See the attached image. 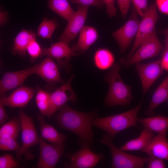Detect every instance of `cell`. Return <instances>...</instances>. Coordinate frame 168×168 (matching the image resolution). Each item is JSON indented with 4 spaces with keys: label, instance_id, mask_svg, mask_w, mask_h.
<instances>
[{
    "label": "cell",
    "instance_id": "obj_43",
    "mask_svg": "<svg viewBox=\"0 0 168 168\" xmlns=\"http://www.w3.org/2000/svg\"><path fill=\"white\" fill-rule=\"evenodd\" d=\"M167 100H168V98H167Z\"/></svg>",
    "mask_w": 168,
    "mask_h": 168
},
{
    "label": "cell",
    "instance_id": "obj_11",
    "mask_svg": "<svg viewBox=\"0 0 168 168\" xmlns=\"http://www.w3.org/2000/svg\"><path fill=\"white\" fill-rule=\"evenodd\" d=\"M74 75H72L66 83L53 92L50 93L49 110L47 117L50 118L68 101L73 103L76 101L77 97L71 87Z\"/></svg>",
    "mask_w": 168,
    "mask_h": 168
},
{
    "label": "cell",
    "instance_id": "obj_5",
    "mask_svg": "<svg viewBox=\"0 0 168 168\" xmlns=\"http://www.w3.org/2000/svg\"><path fill=\"white\" fill-rule=\"evenodd\" d=\"M82 148L74 153H68L66 155L69 162L64 163V167L67 168H91L96 166L98 162L104 159V156L102 153H95L90 149V146L79 141Z\"/></svg>",
    "mask_w": 168,
    "mask_h": 168
},
{
    "label": "cell",
    "instance_id": "obj_21",
    "mask_svg": "<svg viewBox=\"0 0 168 168\" xmlns=\"http://www.w3.org/2000/svg\"><path fill=\"white\" fill-rule=\"evenodd\" d=\"M40 129L41 136L45 140L53 144L64 142L66 136L58 132L52 125L46 122L44 116L40 114L37 117Z\"/></svg>",
    "mask_w": 168,
    "mask_h": 168
},
{
    "label": "cell",
    "instance_id": "obj_7",
    "mask_svg": "<svg viewBox=\"0 0 168 168\" xmlns=\"http://www.w3.org/2000/svg\"><path fill=\"white\" fill-rule=\"evenodd\" d=\"M139 49L128 59L121 57L120 63L126 68L143 60L157 56L164 48L158 39L155 29L150 36L141 45Z\"/></svg>",
    "mask_w": 168,
    "mask_h": 168
},
{
    "label": "cell",
    "instance_id": "obj_42",
    "mask_svg": "<svg viewBox=\"0 0 168 168\" xmlns=\"http://www.w3.org/2000/svg\"><path fill=\"white\" fill-rule=\"evenodd\" d=\"M161 34H163L166 36V38L164 40L165 45L162 51V52H164L168 49V28L162 30L161 31Z\"/></svg>",
    "mask_w": 168,
    "mask_h": 168
},
{
    "label": "cell",
    "instance_id": "obj_32",
    "mask_svg": "<svg viewBox=\"0 0 168 168\" xmlns=\"http://www.w3.org/2000/svg\"><path fill=\"white\" fill-rule=\"evenodd\" d=\"M20 166L18 161L9 154H5L0 156V168H18Z\"/></svg>",
    "mask_w": 168,
    "mask_h": 168
},
{
    "label": "cell",
    "instance_id": "obj_39",
    "mask_svg": "<svg viewBox=\"0 0 168 168\" xmlns=\"http://www.w3.org/2000/svg\"><path fill=\"white\" fill-rule=\"evenodd\" d=\"M161 62L163 70L168 71V49L161 54Z\"/></svg>",
    "mask_w": 168,
    "mask_h": 168
},
{
    "label": "cell",
    "instance_id": "obj_31",
    "mask_svg": "<svg viewBox=\"0 0 168 168\" xmlns=\"http://www.w3.org/2000/svg\"><path fill=\"white\" fill-rule=\"evenodd\" d=\"M42 50L40 44L36 39L32 40L29 44L26 49L30 57L31 62L34 61L39 57H41Z\"/></svg>",
    "mask_w": 168,
    "mask_h": 168
},
{
    "label": "cell",
    "instance_id": "obj_3",
    "mask_svg": "<svg viewBox=\"0 0 168 168\" xmlns=\"http://www.w3.org/2000/svg\"><path fill=\"white\" fill-rule=\"evenodd\" d=\"M142 101L134 108L115 115L97 118L93 126L107 133L112 141L119 133L128 128L137 126V115L140 111Z\"/></svg>",
    "mask_w": 168,
    "mask_h": 168
},
{
    "label": "cell",
    "instance_id": "obj_10",
    "mask_svg": "<svg viewBox=\"0 0 168 168\" xmlns=\"http://www.w3.org/2000/svg\"><path fill=\"white\" fill-rule=\"evenodd\" d=\"M138 12L134 7L132 8L131 15L128 21L111 35L117 42L122 53H124L136 36L140 23Z\"/></svg>",
    "mask_w": 168,
    "mask_h": 168
},
{
    "label": "cell",
    "instance_id": "obj_34",
    "mask_svg": "<svg viewBox=\"0 0 168 168\" xmlns=\"http://www.w3.org/2000/svg\"><path fill=\"white\" fill-rule=\"evenodd\" d=\"M69 1L72 3L80 5L95 6L97 9H100L105 5L103 0H69Z\"/></svg>",
    "mask_w": 168,
    "mask_h": 168
},
{
    "label": "cell",
    "instance_id": "obj_20",
    "mask_svg": "<svg viewBox=\"0 0 168 168\" xmlns=\"http://www.w3.org/2000/svg\"><path fill=\"white\" fill-rule=\"evenodd\" d=\"M155 136L152 131L144 127L138 137L127 142L119 149L124 151H142L147 147Z\"/></svg>",
    "mask_w": 168,
    "mask_h": 168
},
{
    "label": "cell",
    "instance_id": "obj_24",
    "mask_svg": "<svg viewBox=\"0 0 168 168\" xmlns=\"http://www.w3.org/2000/svg\"><path fill=\"white\" fill-rule=\"evenodd\" d=\"M137 121L143 127L158 134H166L168 131V116L158 115L146 118H137Z\"/></svg>",
    "mask_w": 168,
    "mask_h": 168
},
{
    "label": "cell",
    "instance_id": "obj_15",
    "mask_svg": "<svg viewBox=\"0 0 168 168\" xmlns=\"http://www.w3.org/2000/svg\"><path fill=\"white\" fill-rule=\"evenodd\" d=\"M35 65L27 69L5 72L0 82L1 97L6 92L19 87L31 75L35 74Z\"/></svg>",
    "mask_w": 168,
    "mask_h": 168
},
{
    "label": "cell",
    "instance_id": "obj_23",
    "mask_svg": "<svg viewBox=\"0 0 168 168\" xmlns=\"http://www.w3.org/2000/svg\"><path fill=\"white\" fill-rule=\"evenodd\" d=\"M168 97V76L163 80L155 91L147 110L145 114L149 117L155 115L154 110L166 101Z\"/></svg>",
    "mask_w": 168,
    "mask_h": 168
},
{
    "label": "cell",
    "instance_id": "obj_37",
    "mask_svg": "<svg viewBox=\"0 0 168 168\" xmlns=\"http://www.w3.org/2000/svg\"><path fill=\"white\" fill-rule=\"evenodd\" d=\"M117 0L122 16L123 18H125L126 16L130 7L131 0Z\"/></svg>",
    "mask_w": 168,
    "mask_h": 168
},
{
    "label": "cell",
    "instance_id": "obj_41",
    "mask_svg": "<svg viewBox=\"0 0 168 168\" xmlns=\"http://www.w3.org/2000/svg\"><path fill=\"white\" fill-rule=\"evenodd\" d=\"M8 14L6 11H1L0 12V24L1 26L5 24L8 20Z\"/></svg>",
    "mask_w": 168,
    "mask_h": 168
},
{
    "label": "cell",
    "instance_id": "obj_9",
    "mask_svg": "<svg viewBox=\"0 0 168 168\" xmlns=\"http://www.w3.org/2000/svg\"><path fill=\"white\" fill-rule=\"evenodd\" d=\"M40 153L36 168H54L65 153V143L49 144L39 137Z\"/></svg>",
    "mask_w": 168,
    "mask_h": 168
},
{
    "label": "cell",
    "instance_id": "obj_28",
    "mask_svg": "<svg viewBox=\"0 0 168 168\" xmlns=\"http://www.w3.org/2000/svg\"><path fill=\"white\" fill-rule=\"evenodd\" d=\"M58 27V23L55 19L44 17L38 27L37 34L42 39H50Z\"/></svg>",
    "mask_w": 168,
    "mask_h": 168
},
{
    "label": "cell",
    "instance_id": "obj_22",
    "mask_svg": "<svg viewBox=\"0 0 168 168\" xmlns=\"http://www.w3.org/2000/svg\"><path fill=\"white\" fill-rule=\"evenodd\" d=\"M36 35L33 31L23 29L15 38L11 49L12 54L21 56H25L27 48L30 43L36 39Z\"/></svg>",
    "mask_w": 168,
    "mask_h": 168
},
{
    "label": "cell",
    "instance_id": "obj_25",
    "mask_svg": "<svg viewBox=\"0 0 168 168\" xmlns=\"http://www.w3.org/2000/svg\"><path fill=\"white\" fill-rule=\"evenodd\" d=\"M48 5L50 9L68 22L75 12L67 0H48Z\"/></svg>",
    "mask_w": 168,
    "mask_h": 168
},
{
    "label": "cell",
    "instance_id": "obj_35",
    "mask_svg": "<svg viewBox=\"0 0 168 168\" xmlns=\"http://www.w3.org/2000/svg\"><path fill=\"white\" fill-rule=\"evenodd\" d=\"M147 168H165L166 166L163 160L152 156L151 158L147 162Z\"/></svg>",
    "mask_w": 168,
    "mask_h": 168
},
{
    "label": "cell",
    "instance_id": "obj_13",
    "mask_svg": "<svg viewBox=\"0 0 168 168\" xmlns=\"http://www.w3.org/2000/svg\"><path fill=\"white\" fill-rule=\"evenodd\" d=\"M89 6L78 5L77 10L68 22L59 41L69 45L84 26L87 16Z\"/></svg>",
    "mask_w": 168,
    "mask_h": 168
},
{
    "label": "cell",
    "instance_id": "obj_2",
    "mask_svg": "<svg viewBox=\"0 0 168 168\" xmlns=\"http://www.w3.org/2000/svg\"><path fill=\"white\" fill-rule=\"evenodd\" d=\"M120 66L118 63L114 64L105 77L109 85L105 103L109 107L127 105L130 104L133 97L131 87L126 84L120 77Z\"/></svg>",
    "mask_w": 168,
    "mask_h": 168
},
{
    "label": "cell",
    "instance_id": "obj_40",
    "mask_svg": "<svg viewBox=\"0 0 168 168\" xmlns=\"http://www.w3.org/2000/svg\"><path fill=\"white\" fill-rule=\"evenodd\" d=\"M4 106L0 104V125L1 126L5 124L9 119Z\"/></svg>",
    "mask_w": 168,
    "mask_h": 168
},
{
    "label": "cell",
    "instance_id": "obj_36",
    "mask_svg": "<svg viewBox=\"0 0 168 168\" xmlns=\"http://www.w3.org/2000/svg\"><path fill=\"white\" fill-rule=\"evenodd\" d=\"M106 7V11L110 18L116 16V9L114 5L115 0H103Z\"/></svg>",
    "mask_w": 168,
    "mask_h": 168
},
{
    "label": "cell",
    "instance_id": "obj_30",
    "mask_svg": "<svg viewBox=\"0 0 168 168\" xmlns=\"http://www.w3.org/2000/svg\"><path fill=\"white\" fill-rule=\"evenodd\" d=\"M35 96L36 105L41 114L47 116L49 106L50 93L36 86Z\"/></svg>",
    "mask_w": 168,
    "mask_h": 168
},
{
    "label": "cell",
    "instance_id": "obj_4",
    "mask_svg": "<svg viewBox=\"0 0 168 168\" xmlns=\"http://www.w3.org/2000/svg\"><path fill=\"white\" fill-rule=\"evenodd\" d=\"M100 143L107 146L111 154L112 168H142L151 158L142 157L128 154L118 149L112 142L107 134L102 135Z\"/></svg>",
    "mask_w": 168,
    "mask_h": 168
},
{
    "label": "cell",
    "instance_id": "obj_29",
    "mask_svg": "<svg viewBox=\"0 0 168 168\" xmlns=\"http://www.w3.org/2000/svg\"><path fill=\"white\" fill-rule=\"evenodd\" d=\"M0 150L15 152L18 161L20 160L23 155L22 146L19 144L16 139L10 137L0 138Z\"/></svg>",
    "mask_w": 168,
    "mask_h": 168
},
{
    "label": "cell",
    "instance_id": "obj_18",
    "mask_svg": "<svg viewBox=\"0 0 168 168\" xmlns=\"http://www.w3.org/2000/svg\"><path fill=\"white\" fill-rule=\"evenodd\" d=\"M166 134H158L142 152L151 156L168 160V140Z\"/></svg>",
    "mask_w": 168,
    "mask_h": 168
},
{
    "label": "cell",
    "instance_id": "obj_8",
    "mask_svg": "<svg viewBox=\"0 0 168 168\" xmlns=\"http://www.w3.org/2000/svg\"><path fill=\"white\" fill-rule=\"evenodd\" d=\"M159 19L156 3L153 2L150 5L147 13L140 22L134 42L126 59L131 57L137 49L150 36Z\"/></svg>",
    "mask_w": 168,
    "mask_h": 168
},
{
    "label": "cell",
    "instance_id": "obj_17",
    "mask_svg": "<svg viewBox=\"0 0 168 168\" xmlns=\"http://www.w3.org/2000/svg\"><path fill=\"white\" fill-rule=\"evenodd\" d=\"M35 66V74L48 83L54 84L62 82L58 66L52 58L47 56L41 63Z\"/></svg>",
    "mask_w": 168,
    "mask_h": 168
},
{
    "label": "cell",
    "instance_id": "obj_19",
    "mask_svg": "<svg viewBox=\"0 0 168 168\" xmlns=\"http://www.w3.org/2000/svg\"><path fill=\"white\" fill-rule=\"evenodd\" d=\"M98 35L95 28L91 26H84L80 32L77 44L72 47L75 52L83 53L98 39Z\"/></svg>",
    "mask_w": 168,
    "mask_h": 168
},
{
    "label": "cell",
    "instance_id": "obj_12",
    "mask_svg": "<svg viewBox=\"0 0 168 168\" xmlns=\"http://www.w3.org/2000/svg\"><path fill=\"white\" fill-rule=\"evenodd\" d=\"M78 55L68 44L59 41L49 48H42L41 57L46 56L54 58L57 61L58 67L68 71L71 68L69 64L71 59L73 56Z\"/></svg>",
    "mask_w": 168,
    "mask_h": 168
},
{
    "label": "cell",
    "instance_id": "obj_33",
    "mask_svg": "<svg viewBox=\"0 0 168 168\" xmlns=\"http://www.w3.org/2000/svg\"><path fill=\"white\" fill-rule=\"evenodd\" d=\"M138 14L143 18L147 13V0H130Z\"/></svg>",
    "mask_w": 168,
    "mask_h": 168
},
{
    "label": "cell",
    "instance_id": "obj_27",
    "mask_svg": "<svg viewBox=\"0 0 168 168\" xmlns=\"http://www.w3.org/2000/svg\"><path fill=\"white\" fill-rule=\"evenodd\" d=\"M21 130L19 119L14 117L1 126L0 128V138L10 137L16 139Z\"/></svg>",
    "mask_w": 168,
    "mask_h": 168
},
{
    "label": "cell",
    "instance_id": "obj_1",
    "mask_svg": "<svg viewBox=\"0 0 168 168\" xmlns=\"http://www.w3.org/2000/svg\"><path fill=\"white\" fill-rule=\"evenodd\" d=\"M97 118V112L84 113L76 110L65 104L56 116L57 124L77 135L80 141L91 146L94 142L92 126Z\"/></svg>",
    "mask_w": 168,
    "mask_h": 168
},
{
    "label": "cell",
    "instance_id": "obj_14",
    "mask_svg": "<svg viewBox=\"0 0 168 168\" xmlns=\"http://www.w3.org/2000/svg\"><path fill=\"white\" fill-rule=\"evenodd\" d=\"M136 69L142 83L143 98L151 86L164 73L161 59L145 64L138 62L136 64Z\"/></svg>",
    "mask_w": 168,
    "mask_h": 168
},
{
    "label": "cell",
    "instance_id": "obj_6",
    "mask_svg": "<svg viewBox=\"0 0 168 168\" xmlns=\"http://www.w3.org/2000/svg\"><path fill=\"white\" fill-rule=\"evenodd\" d=\"M18 118L21 124L23 155L26 160H30L34 159L35 156L29 148L39 143V137L32 117L28 115L21 109L19 112Z\"/></svg>",
    "mask_w": 168,
    "mask_h": 168
},
{
    "label": "cell",
    "instance_id": "obj_38",
    "mask_svg": "<svg viewBox=\"0 0 168 168\" xmlns=\"http://www.w3.org/2000/svg\"><path fill=\"white\" fill-rule=\"evenodd\" d=\"M156 4L161 13L168 15V0H156Z\"/></svg>",
    "mask_w": 168,
    "mask_h": 168
},
{
    "label": "cell",
    "instance_id": "obj_16",
    "mask_svg": "<svg viewBox=\"0 0 168 168\" xmlns=\"http://www.w3.org/2000/svg\"><path fill=\"white\" fill-rule=\"evenodd\" d=\"M35 91L32 88L21 86L9 96L1 97L0 104L12 108L24 107L31 99Z\"/></svg>",
    "mask_w": 168,
    "mask_h": 168
},
{
    "label": "cell",
    "instance_id": "obj_26",
    "mask_svg": "<svg viewBox=\"0 0 168 168\" xmlns=\"http://www.w3.org/2000/svg\"><path fill=\"white\" fill-rule=\"evenodd\" d=\"M114 61V57L109 50L105 48L97 49L94 56V62L98 69L105 70L112 67Z\"/></svg>",
    "mask_w": 168,
    "mask_h": 168
}]
</instances>
